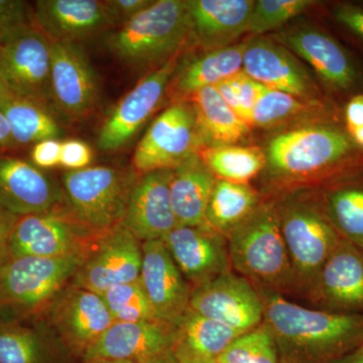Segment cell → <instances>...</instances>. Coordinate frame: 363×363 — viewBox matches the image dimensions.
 <instances>
[{"label": "cell", "instance_id": "ba28073f", "mask_svg": "<svg viewBox=\"0 0 363 363\" xmlns=\"http://www.w3.org/2000/svg\"><path fill=\"white\" fill-rule=\"evenodd\" d=\"M4 85L14 94L52 109L51 40L35 21L0 38Z\"/></svg>", "mask_w": 363, "mask_h": 363}, {"label": "cell", "instance_id": "7a4b0ae2", "mask_svg": "<svg viewBox=\"0 0 363 363\" xmlns=\"http://www.w3.org/2000/svg\"><path fill=\"white\" fill-rule=\"evenodd\" d=\"M259 294L262 323L274 337L279 363H328L363 345V314L327 312Z\"/></svg>", "mask_w": 363, "mask_h": 363}, {"label": "cell", "instance_id": "6da1fadb", "mask_svg": "<svg viewBox=\"0 0 363 363\" xmlns=\"http://www.w3.org/2000/svg\"><path fill=\"white\" fill-rule=\"evenodd\" d=\"M264 155L279 194L298 189L303 182L321 188L363 172V150L337 119H316L281 131L269 140Z\"/></svg>", "mask_w": 363, "mask_h": 363}, {"label": "cell", "instance_id": "7dc6e473", "mask_svg": "<svg viewBox=\"0 0 363 363\" xmlns=\"http://www.w3.org/2000/svg\"><path fill=\"white\" fill-rule=\"evenodd\" d=\"M16 150L11 125L6 117L0 111V156L9 154L11 150Z\"/></svg>", "mask_w": 363, "mask_h": 363}, {"label": "cell", "instance_id": "9c48e42d", "mask_svg": "<svg viewBox=\"0 0 363 363\" xmlns=\"http://www.w3.org/2000/svg\"><path fill=\"white\" fill-rule=\"evenodd\" d=\"M203 147L193 105L179 100L162 111L143 135L133 155V169L138 176L175 169Z\"/></svg>", "mask_w": 363, "mask_h": 363}, {"label": "cell", "instance_id": "4dcf8cb0", "mask_svg": "<svg viewBox=\"0 0 363 363\" xmlns=\"http://www.w3.org/2000/svg\"><path fill=\"white\" fill-rule=\"evenodd\" d=\"M0 111L6 117L16 149L30 147L62 135L51 109L14 94L6 85L0 87Z\"/></svg>", "mask_w": 363, "mask_h": 363}, {"label": "cell", "instance_id": "30bf717a", "mask_svg": "<svg viewBox=\"0 0 363 363\" xmlns=\"http://www.w3.org/2000/svg\"><path fill=\"white\" fill-rule=\"evenodd\" d=\"M279 40L309 63L334 96L346 102L363 94V67L330 33L309 26L281 33Z\"/></svg>", "mask_w": 363, "mask_h": 363}, {"label": "cell", "instance_id": "d590c367", "mask_svg": "<svg viewBox=\"0 0 363 363\" xmlns=\"http://www.w3.org/2000/svg\"><path fill=\"white\" fill-rule=\"evenodd\" d=\"M99 296L116 322L157 320L140 279L113 286Z\"/></svg>", "mask_w": 363, "mask_h": 363}, {"label": "cell", "instance_id": "484cf974", "mask_svg": "<svg viewBox=\"0 0 363 363\" xmlns=\"http://www.w3.org/2000/svg\"><path fill=\"white\" fill-rule=\"evenodd\" d=\"M242 332L188 310L176 324L172 352L179 363H217Z\"/></svg>", "mask_w": 363, "mask_h": 363}, {"label": "cell", "instance_id": "f35d334b", "mask_svg": "<svg viewBox=\"0 0 363 363\" xmlns=\"http://www.w3.org/2000/svg\"><path fill=\"white\" fill-rule=\"evenodd\" d=\"M240 109V117L250 128L252 113L266 86L260 84L241 71L228 78Z\"/></svg>", "mask_w": 363, "mask_h": 363}, {"label": "cell", "instance_id": "277c9868", "mask_svg": "<svg viewBox=\"0 0 363 363\" xmlns=\"http://www.w3.org/2000/svg\"><path fill=\"white\" fill-rule=\"evenodd\" d=\"M227 241L233 271L259 293L296 295L295 276L274 198H264Z\"/></svg>", "mask_w": 363, "mask_h": 363}, {"label": "cell", "instance_id": "52a82bcc", "mask_svg": "<svg viewBox=\"0 0 363 363\" xmlns=\"http://www.w3.org/2000/svg\"><path fill=\"white\" fill-rule=\"evenodd\" d=\"M136 177L106 166L66 172L63 193L68 213L92 233L111 230L123 223Z\"/></svg>", "mask_w": 363, "mask_h": 363}, {"label": "cell", "instance_id": "9a60e30c", "mask_svg": "<svg viewBox=\"0 0 363 363\" xmlns=\"http://www.w3.org/2000/svg\"><path fill=\"white\" fill-rule=\"evenodd\" d=\"M179 60L180 54H177L150 72L118 102L100 130V150L114 152L121 149L142 130L161 104Z\"/></svg>", "mask_w": 363, "mask_h": 363}, {"label": "cell", "instance_id": "5bb4252c", "mask_svg": "<svg viewBox=\"0 0 363 363\" xmlns=\"http://www.w3.org/2000/svg\"><path fill=\"white\" fill-rule=\"evenodd\" d=\"M42 315L50 331L84 355L116 322L99 295L73 285L67 286Z\"/></svg>", "mask_w": 363, "mask_h": 363}, {"label": "cell", "instance_id": "d6a6232c", "mask_svg": "<svg viewBox=\"0 0 363 363\" xmlns=\"http://www.w3.org/2000/svg\"><path fill=\"white\" fill-rule=\"evenodd\" d=\"M309 102L311 104L288 93L266 87L253 108L250 128H274L307 111L320 116L342 119L333 102Z\"/></svg>", "mask_w": 363, "mask_h": 363}, {"label": "cell", "instance_id": "f1b7e54d", "mask_svg": "<svg viewBox=\"0 0 363 363\" xmlns=\"http://www.w3.org/2000/svg\"><path fill=\"white\" fill-rule=\"evenodd\" d=\"M194 108L203 147L238 145L250 133V125L222 99L214 86L188 98Z\"/></svg>", "mask_w": 363, "mask_h": 363}, {"label": "cell", "instance_id": "ffe728a7", "mask_svg": "<svg viewBox=\"0 0 363 363\" xmlns=\"http://www.w3.org/2000/svg\"><path fill=\"white\" fill-rule=\"evenodd\" d=\"M162 240L192 291L233 271L228 241L212 229L177 226Z\"/></svg>", "mask_w": 363, "mask_h": 363}, {"label": "cell", "instance_id": "ac0fdd59", "mask_svg": "<svg viewBox=\"0 0 363 363\" xmlns=\"http://www.w3.org/2000/svg\"><path fill=\"white\" fill-rule=\"evenodd\" d=\"M242 71L271 89L312 102L325 99L312 76L285 45L264 38L247 40Z\"/></svg>", "mask_w": 363, "mask_h": 363}, {"label": "cell", "instance_id": "ee69618b", "mask_svg": "<svg viewBox=\"0 0 363 363\" xmlns=\"http://www.w3.org/2000/svg\"><path fill=\"white\" fill-rule=\"evenodd\" d=\"M62 142L52 138L33 145L30 150V162L38 168L50 169L59 166L61 159Z\"/></svg>", "mask_w": 363, "mask_h": 363}, {"label": "cell", "instance_id": "44dd1931", "mask_svg": "<svg viewBox=\"0 0 363 363\" xmlns=\"http://www.w3.org/2000/svg\"><path fill=\"white\" fill-rule=\"evenodd\" d=\"M174 169L136 177L123 224L142 242L162 240L178 226L171 200Z\"/></svg>", "mask_w": 363, "mask_h": 363}, {"label": "cell", "instance_id": "f6af8a7d", "mask_svg": "<svg viewBox=\"0 0 363 363\" xmlns=\"http://www.w3.org/2000/svg\"><path fill=\"white\" fill-rule=\"evenodd\" d=\"M344 128L347 133L357 130L363 126V94H357L350 97L344 104L342 113Z\"/></svg>", "mask_w": 363, "mask_h": 363}, {"label": "cell", "instance_id": "8d00e7d4", "mask_svg": "<svg viewBox=\"0 0 363 363\" xmlns=\"http://www.w3.org/2000/svg\"><path fill=\"white\" fill-rule=\"evenodd\" d=\"M217 363H279L274 337L262 323L234 339Z\"/></svg>", "mask_w": 363, "mask_h": 363}, {"label": "cell", "instance_id": "3957f363", "mask_svg": "<svg viewBox=\"0 0 363 363\" xmlns=\"http://www.w3.org/2000/svg\"><path fill=\"white\" fill-rule=\"evenodd\" d=\"M296 281V296L307 298L341 236L325 210L319 188H298L272 196Z\"/></svg>", "mask_w": 363, "mask_h": 363}, {"label": "cell", "instance_id": "cb8c5ba5", "mask_svg": "<svg viewBox=\"0 0 363 363\" xmlns=\"http://www.w3.org/2000/svg\"><path fill=\"white\" fill-rule=\"evenodd\" d=\"M32 13L35 25L52 42L76 43L112 26L104 1L98 0H39Z\"/></svg>", "mask_w": 363, "mask_h": 363}, {"label": "cell", "instance_id": "681fc988", "mask_svg": "<svg viewBox=\"0 0 363 363\" xmlns=\"http://www.w3.org/2000/svg\"><path fill=\"white\" fill-rule=\"evenodd\" d=\"M149 363H179L178 360L174 355V353L171 351L169 352L164 353V354L161 355V357L155 358L154 360Z\"/></svg>", "mask_w": 363, "mask_h": 363}, {"label": "cell", "instance_id": "836d02e7", "mask_svg": "<svg viewBox=\"0 0 363 363\" xmlns=\"http://www.w3.org/2000/svg\"><path fill=\"white\" fill-rule=\"evenodd\" d=\"M200 157L216 179L248 184L267 166L266 155L257 147L222 145L203 147Z\"/></svg>", "mask_w": 363, "mask_h": 363}, {"label": "cell", "instance_id": "8992f818", "mask_svg": "<svg viewBox=\"0 0 363 363\" xmlns=\"http://www.w3.org/2000/svg\"><path fill=\"white\" fill-rule=\"evenodd\" d=\"M84 255L9 257L0 262V314L6 320L42 315L71 285Z\"/></svg>", "mask_w": 363, "mask_h": 363}, {"label": "cell", "instance_id": "1f68e13d", "mask_svg": "<svg viewBox=\"0 0 363 363\" xmlns=\"http://www.w3.org/2000/svg\"><path fill=\"white\" fill-rule=\"evenodd\" d=\"M264 198L250 184L216 179L208 202L204 227L227 238L235 227L257 209Z\"/></svg>", "mask_w": 363, "mask_h": 363}, {"label": "cell", "instance_id": "4316f807", "mask_svg": "<svg viewBox=\"0 0 363 363\" xmlns=\"http://www.w3.org/2000/svg\"><path fill=\"white\" fill-rule=\"evenodd\" d=\"M247 42L204 51L177 67L171 91L179 100H187L197 91L215 86L242 71Z\"/></svg>", "mask_w": 363, "mask_h": 363}, {"label": "cell", "instance_id": "e0dca14e", "mask_svg": "<svg viewBox=\"0 0 363 363\" xmlns=\"http://www.w3.org/2000/svg\"><path fill=\"white\" fill-rule=\"evenodd\" d=\"M306 300L315 309L363 314V250L341 240Z\"/></svg>", "mask_w": 363, "mask_h": 363}, {"label": "cell", "instance_id": "f546056e", "mask_svg": "<svg viewBox=\"0 0 363 363\" xmlns=\"http://www.w3.org/2000/svg\"><path fill=\"white\" fill-rule=\"evenodd\" d=\"M326 213L342 240L363 250V172L319 188Z\"/></svg>", "mask_w": 363, "mask_h": 363}, {"label": "cell", "instance_id": "2e32d148", "mask_svg": "<svg viewBox=\"0 0 363 363\" xmlns=\"http://www.w3.org/2000/svg\"><path fill=\"white\" fill-rule=\"evenodd\" d=\"M52 105L69 118L89 116L99 100L96 72L76 43L51 40Z\"/></svg>", "mask_w": 363, "mask_h": 363}, {"label": "cell", "instance_id": "83f0119b", "mask_svg": "<svg viewBox=\"0 0 363 363\" xmlns=\"http://www.w3.org/2000/svg\"><path fill=\"white\" fill-rule=\"evenodd\" d=\"M216 177L199 154L193 155L174 169L171 200L178 226L205 225V214Z\"/></svg>", "mask_w": 363, "mask_h": 363}, {"label": "cell", "instance_id": "ab89813d", "mask_svg": "<svg viewBox=\"0 0 363 363\" xmlns=\"http://www.w3.org/2000/svg\"><path fill=\"white\" fill-rule=\"evenodd\" d=\"M332 20L363 48V6L340 2L330 9Z\"/></svg>", "mask_w": 363, "mask_h": 363}, {"label": "cell", "instance_id": "c3c4849f", "mask_svg": "<svg viewBox=\"0 0 363 363\" xmlns=\"http://www.w3.org/2000/svg\"><path fill=\"white\" fill-rule=\"evenodd\" d=\"M328 363H363V345Z\"/></svg>", "mask_w": 363, "mask_h": 363}, {"label": "cell", "instance_id": "e575fe53", "mask_svg": "<svg viewBox=\"0 0 363 363\" xmlns=\"http://www.w3.org/2000/svg\"><path fill=\"white\" fill-rule=\"evenodd\" d=\"M47 327H30L18 320L0 319V363H47Z\"/></svg>", "mask_w": 363, "mask_h": 363}, {"label": "cell", "instance_id": "74e56055", "mask_svg": "<svg viewBox=\"0 0 363 363\" xmlns=\"http://www.w3.org/2000/svg\"><path fill=\"white\" fill-rule=\"evenodd\" d=\"M316 4L317 2L313 0L255 1L248 23L247 33L259 35L277 30Z\"/></svg>", "mask_w": 363, "mask_h": 363}, {"label": "cell", "instance_id": "bcb514c9", "mask_svg": "<svg viewBox=\"0 0 363 363\" xmlns=\"http://www.w3.org/2000/svg\"><path fill=\"white\" fill-rule=\"evenodd\" d=\"M20 217L0 207V262L9 259V245L11 233Z\"/></svg>", "mask_w": 363, "mask_h": 363}, {"label": "cell", "instance_id": "8fae6325", "mask_svg": "<svg viewBox=\"0 0 363 363\" xmlns=\"http://www.w3.org/2000/svg\"><path fill=\"white\" fill-rule=\"evenodd\" d=\"M143 242L123 223L97 236L86 252L71 285L101 295L140 279Z\"/></svg>", "mask_w": 363, "mask_h": 363}, {"label": "cell", "instance_id": "7402d4cb", "mask_svg": "<svg viewBox=\"0 0 363 363\" xmlns=\"http://www.w3.org/2000/svg\"><path fill=\"white\" fill-rule=\"evenodd\" d=\"M140 279L156 318L175 325L189 310L192 288L169 255L164 241L143 242Z\"/></svg>", "mask_w": 363, "mask_h": 363}, {"label": "cell", "instance_id": "60d3db41", "mask_svg": "<svg viewBox=\"0 0 363 363\" xmlns=\"http://www.w3.org/2000/svg\"><path fill=\"white\" fill-rule=\"evenodd\" d=\"M32 7L21 0H0V38L25 23L33 21Z\"/></svg>", "mask_w": 363, "mask_h": 363}, {"label": "cell", "instance_id": "d6986e66", "mask_svg": "<svg viewBox=\"0 0 363 363\" xmlns=\"http://www.w3.org/2000/svg\"><path fill=\"white\" fill-rule=\"evenodd\" d=\"M65 203L63 189L43 169L23 157L0 156V207L18 217L58 211Z\"/></svg>", "mask_w": 363, "mask_h": 363}, {"label": "cell", "instance_id": "7bdbcfd3", "mask_svg": "<svg viewBox=\"0 0 363 363\" xmlns=\"http://www.w3.org/2000/svg\"><path fill=\"white\" fill-rule=\"evenodd\" d=\"M112 26H121L154 4L152 0H108L104 1Z\"/></svg>", "mask_w": 363, "mask_h": 363}, {"label": "cell", "instance_id": "603a6c76", "mask_svg": "<svg viewBox=\"0 0 363 363\" xmlns=\"http://www.w3.org/2000/svg\"><path fill=\"white\" fill-rule=\"evenodd\" d=\"M174 334L175 325L160 320L114 322L85 353V359L149 363L172 350Z\"/></svg>", "mask_w": 363, "mask_h": 363}, {"label": "cell", "instance_id": "816d5d0a", "mask_svg": "<svg viewBox=\"0 0 363 363\" xmlns=\"http://www.w3.org/2000/svg\"><path fill=\"white\" fill-rule=\"evenodd\" d=\"M4 85V79H2V73H1V63H0V87Z\"/></svg>", "mask_w": 363, "mask_h": 363}, {"label": "cell", "instance_id": "5b68a950", "mask_svg": "<svg viewBox=\"0 0 363 363\" xmlns=\"http://www.w3.org/2000/svg\"><path fill=\"white\" fill-rule=\"evenodd\" d=\"M192 25L186 1L159 0L109 35L112 54L128 65L157 67L180 54Z\"/></svg>", "mask_w": 363, "mask_h": 363}, {"label": "cell", "instance_id": "7c38bea8", "mask_svg": "<svg viewBox=\"0 0 363 363\" xmlns=\"http://www.w3.org/2000/svg\"><path fill=\"white\" fill-rule=\"evenodd\" d=\"M100 233L88 230L68 211L20 217L9 245V257H55L86 255Z\"/></svg>", "mask_w": 363, "mask_h": 363}, {"label": "cell", "instance_id": "4fadbf2b", "mask_svg": "<svg viewBox=\"0 0 363 363\" xmlns=\"http://www.w3.org/2000/svg\"><path fill=\"white\" fill-rule=\"evenodd\" d=\"M189 310L245 333L262 323L264 305L259 291L230 271L194 289Z\"/></svg>", "mask_w": 363, "mask_h": 363}, {"label": "cell", "instance_id": "d4e9b609", "mask_svg": "<svg viewBox=\"0 0 363 363\" xmlns=\"http://www.w3.org/2000/svg\"><path fill=\"white\" fill-rule=\"evenodd\" d=\"M192 33L204 51L234 45L247 33L252 0H187Z\"/></svg>", "mask_w": 363, "mask_h": 363}, {"label": "cell", "instance_id": "b9f144b4", "mask_svg": "<svg viewBox=\"0 0 363 363\" xmlns=\"http://www.w3.org/2000/svg\"><path fill=\"white\" fill-rule=\"evenodd\" d=\"M92 150L85 142L68 140L62 143L60 164L70 171H78L89 166L92 162Z\"/></svg>", "mask_w": 363, "mask_h": 363}, {"label": "cell", "instance_id": "f907efd6", "mask_svg": "<svg viewBox=\"0 0 363 363\" xmlns=\"http://www.w3.org/2000/svg\"><path fill=\"white\" fill-rule=\"evenodd\" d=\"M89 363H133L128 362H121V360H98V362H92Z\"/></svg>", "mask_w": 363, "mask_h": 363}]
</instances>
